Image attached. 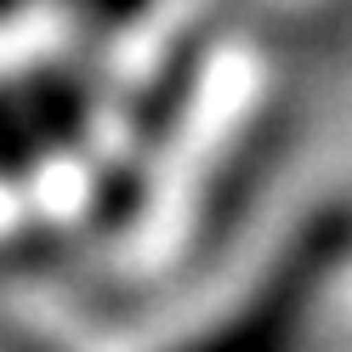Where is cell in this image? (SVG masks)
<instances>
[{"instance_id": "6da1fadb", "label": "cell", "mask_w": 352, "mask_h": 352, "mask_svg": "<svg viewBox=\"0 0 352 352\" xmlns=\"http://www.w3.org/2000/svg\"><path fill=\"white\" fill-rule=\"evenodd\" d=\"M346 256H352V205H324L284 245L278 267H267L228 318L199 329L182 352H296L318 296L329 290Z\"/></svg>"}]
</instances>
